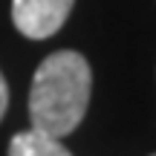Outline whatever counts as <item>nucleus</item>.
<instances>
[{
    "mask_svg": "<svg viewBox=\"0 0 156 156\" xmlns=\"http://www.w3.org/2000/svg\"><path fill=\"white\" fill-rule=\"evenodd\" d=\"M93 73L81 52L58 49L41 61L29 87V119L32 127L64 139L81 124L90 104Z\"/></svg>",
    "mask_w": 156,
    "mask_h": 156,
    "instance_id": "1",
    "label": "nucleus"
},
{
    "mask_svg": "<svg viewBox=\"0 0 156 156\" xmlns=\"http://www.w3.org/2000/svg\"><path fill=\"white\" fill-rule=\"evenodd\" d=\"M73 3L75 0H12V20L20 35L44 41L67 23Z\"/></svg>",
    "mask_w": 156,
    "mask_h": 156,
    "instance_id": "2",
    "label": "nucleus"
},
{
    "mask_svg": "<svg viewBox=\"0 0 156 156\" xmlns=\"http://www.w3.org/2000/svg\"><path fill=\"white\" fill-rule=\"evenodd\" d=\"M9 156H73V153L61 145V139L29 127V130H20V133L12 136Z\"/></svg>",
    "mask_w": 156,
    "mask_h": 156,
    "instance_id": "3",
    "label": "nucleus"
},
{
    "mask_svg": "<svg viewBox=\"0 0 156 156\" xmlns=\"http://www.w3.org/2000/svg\"><path fill=\"white\" fill-rule=\"evenodd\" d=\"M6 107H9V87H6V78H3V73H0V119H3Z\"/></svg>",
    "mask_w": 156,
    "mask_h": 156,
    "instance_id": "4",
    "label": "nucleus"
},
{
    "mask_svg": "<svg viewBox=\"0 0 156 156\" xmlns=\"http://www.w3.org/2000/svg\"><path fill=\"white\" fill-rule=\"evenodd\" d=\"M151 156H156V153H151Z\"/></svg>",
    "mask_w": 156,
    "mask_h": 156,
    "instance_id": "5",
    "label": "nucleus"
}]
</instances>
